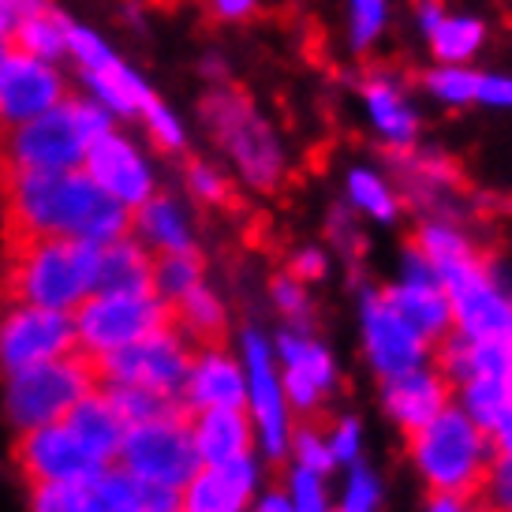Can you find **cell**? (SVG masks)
Masks as SVG:
<instances>
[{"instance_id": "3957f363", "label": "cell", "mask_w": 512, "mask_h": 512, "mask_svg": "<svg viewBox=\"0 0 512 512\" xmlns=\"http://www.w3.org/2000/svg\"><path fill=\"white\" fill-rule=\"evenodd\" d=\"M101 243L60 236H8L4 299L49 311H75L98 277Z\"/></svg>"}, {"instance_id": "4fadbf2b", "label": "cell", "mask_w": 512, "mask_h": 512, "mask_svg": "<svg viewBox=\"0 0 512 512\" xmlns=\"http://www.w3.org/2000/svg\"><path fill=\"white\" fill-rule=\"evenodd\" d=\"M359 314V344H363V359L374 370V378H393L412 367L430 363L434 344L427 337H419L385 299L382 288H363L356 303Z\"/></svg>"}, {"instance_id": "11a10c76", "label": "cell", "mask_w": 512, "mask_h": 512, "mask_svg": "<svg viewBox=\"0 0 512 512\" xmlns=\"http://www.w3.org/2000/svg\"><path fill=\"white\" fill-rule=\"evenodd\" d=\"M251 512H292L285 486H262L255 494V501H251Z\"/></svg>"}, {"instance_id": "ba28073f", "label": "cell", "mask_w": 512, "mask_h": 512, "mask_svg": "<svg viewBox=\"0 0 512 512\" xmlns=\"http://www.w3.org/2000/svg\"><path fill=\"white\" fill-rule=\"evenodd\" d=\"M236 356L243 363V382H247L243 408H247L251 427H255V453L266 464H285L288 441H292V430H296V415H292L285 400L281 367H277V356H273L270 333L262 326H243Z\"/></svg>"}, {"instance_id": "603a6c76", "label": "cell", "mask_w": 512, "mask_h": 512, "mask_svg": "<svg viewBox=\"0 0 512 512\" xmlns=\"http://www.w3.org/2000/svg\"><path fill=\"white\" fill-rule=\"evenodd\" d=\"M247 382H243V363L228 344H202L191 352L180 404L184 412H210V408H243Z\"/></svg>"}, {"instance_id": "8d00e7d4", "label": "cell", "mask_w": 512, "mask_h": 512, "mask_svg": "<svg viewBox=\"0 0 512 512\" xmlns=\"http://www.w3.org/2000/svg\"><path fill=\"white\" fill-rule=\"evenodd\" d=\"M98 385H101V393L109 397V404L116 408V415H120L128 427L184 408L180 400L165 397V393H154V389H143V385H124V382H98Z\"/></svg>"}, {"instance_id": "db71d44e", "label": "cell", "mask_w": 512, "mask_h": 512, "mask_svg": "<svg viewBox=\"0 0 512 512\" xmlns=\"http://www.w3.org/2000/svg\"><path fill=\"white\" fill-rule=\"evenodd\" d=\"M206 8H210L221 23H247V19L262 8V0H206Z\"/></svg>"}, {"instance_id": "816d5d0a", "label": "cell", "mask_w": 512, "mask_h": 512, "mask_svg": "<svg viewBox=\"0 0 512 512\" xmlns=\"http://www.w3.org/2000/svg\"><path fill=\"white\" fill-rule=\"evenodd\" d=\"M471 105L512 113V72H475V98H471Z\"/></svg>"}, {"instance_id": "ac0fdd59", "label": "cell", "mask_w": 512, "mask_h": 512, "mask_svg": "<svg viewBox=\"0 0 512 512\" xmlns=\"http://www.w3.org/2000/svg\"><path fill=\"white\" fill-rule=\"evenodd\" d=\"M262 486L266 460L255 449L225 464H202L180 486V512H251V501Z\"/></svg>"}, {"instance_id": "7c38bea8", "label": "cell", "mask_w": 512, "mask_h": 512, "mask_svg": "<svg viewBox=\"0 0 512 512\" xmlns=\"http://www.w3.org/2000/svg\"><path fill=\"white\" fill-rule=\"evenodd\" d=\"M191 352L195 348L172 326H165L150 333V337H143V341L124 344L116 352L98 356L94 359V370H98V382L143 385V389H154V393L180 400L187 367H191Z\"/></svg>"}, {"instance_id": "6f0895ef", "label": "cell", "mask_w": 512, "mask_h": 512, "mask_svg": "<svg viewBox=\"0 0 512 512\" xmlns=\"http://www.w3.org/2000/svg\"><path fill=\"white\" fill-rule=\"evenodd\" d=\"M427 512H483L475 498H449V494H430Z\"/></svg>"}, {"instance_id": "d6986e66", "label": "cell", "mask_w": 512, "mask_h": 512, "mask_svg": "<svg viewBox=\"0 0 512 512\" xmlns=\"http://www.w3.org/2000/svg\"><path fill=\"white\" fill-rule=\"evenodd\" d=\"M83 172L109 199H116L120 206H128V210L143 206L157 191L154 165L146 161V154L131 143L128 135H120L116 128L98 135L94 143L86 146Z\"/></svg>"}, {"instance_id": "94428289", "label": "cell", "mask_w": 512, "mask_h": 512, "mask_svg": "<svg viewBox=\"0 0 512 512\" xmlns=\"http://www.w3.org/2000/svg\"><path fill=\"white\" fill-rule=\"evenodd\" d=\"M505 385H509V393H512V363H509V370H505Z\"/></svg>"}, {"instance_id": "c3c4849f", "label": "cell", "mask_w": 512, "mask_h": 512, "mask_svg": "<svg viewBox=\"0 0 512 512\" xmlns=\"http://www.w3.org/2000/svg\"><path fill=\"white\" fill-rule=\"evenodd\" d=\"M326 441H329V453H333V464L337 468H348L363 460V441H367V427L359 415H337L333 423L326 427Z\"/></svg>"}, {"instance_id": "f35d334b", "label": "cell", "mask_w": 512, "mask_h": 512, "mask_svg": "<svg viewBox=\"0 0 512 512\" xmlns=\"http://www.w3.org/2000/svg\"><path fill=\"white\" fill-rule=\"evenodd\" d=\"M475 72L471 64H434L427 75H423V90L430 98L445 105V109H471V98H475Z\"/></svg>"}, {"instance_id": "4316f807", "label": "cell", "mask_w": 512, "mask_h": 512, "mask_svg": "<svg viewBox=\"0 0 512 512\" xmlns=\"http://www.w3.org/2000/svg\"><path fill=\"white\" fill-rule=\"evenodd\" d=\"M344 206L359 214V221H370V225H397L400 214H404V199H400L393 176L378 165H348L344 169Z\"/></svg>"}, {"instance_id": "8fae6325", "label": "cell", "mask_w": 512, "mask_h": 512, "mask_svg": "<svg viewBox=\"0 0 512 512\" xmlns=\"http://www.w3.org/2000/svg\"><path fill=\"white\" fill-rule=\"evenodd\" d=\"M273 356L281 367V385L292 415L299 419H318L326 400L341 389V370L326 344L314 337L311 329L285 326L270 337Z\"/></svg>"}, {"instance_id": "f6af8a7d", "label": "cell", "mask_w": 512, "mask_h": 512, "mask_svg": "<svg viewBox=\"0 0 512 512\" xmlns=\"http://www.w3.org/2000/svg\"><path fill=\"white\" fill-rule=\"evenodd\" d=\"M143 128L146 135H150V143L157 146V150H165V154H184L187 150V128H184V120L172 113L165 101H150L143 109Z\"/></svg>"}, {"instance_id": "e575fe53", "label": "cell", "mask_w": 512, "mask_h": 512, "mask_svg": "<svg viewBox=\"0 0 512 512\" xmlns=\"http://www.w3.org/2000/svg\"><path fill=\"white\" fill-rule=\"evenodd\" d=\"M453 404L468 415L471 423H479L490 434L498 427L501 415L509 412L512 393L505 378H468V382L453 385Z\"/></svg>"}, {"instance_id": "1f68e13d", "label": "cell", "mask_w": 512, "mask_h": 512, "mask_svg": "<svg viewBox=\"0 0 512 512\" xmlns=\"http://www.w3.org/2000/svg\"><path fill=\"white\" fill-rule=\"evenodd\" d=\"M12 49L30 53L38 60H60L68 57V42H64V12L49 8L45 0H34L27 12L12 23Z\"/></svg>"}, {"instance_id": "30bf717a", "label": "cell", "mask_w": 512, "mask_h": 512, "mask_svg": "<svg viewBox=\"0 0 512 512\" xmlns=\"http://www.w3.org/2000/svg\"><path fill=\"white\" fill-rule=\"evenodd\" d=\"M116 464L128 471L131 479L184 486L202 468L195 441H191V415L176 408V412L128 427Z\"/></svg>"}, {"instance_id": "ffe728a7", "label": "cell", "mask_w": 512, "mask_h": 512, "mask_svg": "<svg viewBox=\"0 0 512 512\" xmlns=\"http://www.w3.org/2000/svg\"><path fill=\"white\" fill-rule=\"evenodd\" d=\"M389 161L404 206H415L423 217L460 221V172L449 157L412 146L404 154H389Z\"/></svg>"}, {"instance_id": "7402d4cb", "label": "cell", "mask_w": 512, "mask_h": 512, "mask_svg": "<svg viewBox=\"0 0 512 512\" xmlns=\"http://www.w3.org/2000/svg\"><path fill=\"white\" fill-rule=\"evenodd\" d=\"M378 400H382L385 419L408 438L412 430L430 423L441 408L453 404V382H449L434 363H423V367H412V370H404V374L382 378Z\"/></svg>"}, {"instance_id": "9a60e30c", "label": "cell", "mask_w": 512, "mask_h": 512, "mask_svg": "<svg viewBox=\"0 0 512 512\" xmlns=\"http://www.w3.org/2000/svg\"><path fill=\"white\" fill-rule=\"evenodd\" d=\"M382 292H385V299L393 303V311H397L419 337H427L430 344H438L441 337L453 333L449 296H445V288H441L438 273H434V266L427 262V255H423L415 243H408V247L400 251L397 277H393V285L382 288Z\"/></svg>"}, {"instance_id": "5bb4252c", "label": "cell", "mask_w": 512, "mask_h": 512, "mask_svg": "<svg viewBox=\"0 0 512 512\" xmlns=\"http://www.w3.org/2000/svg\"><path fill=\"white\" fill-rule=\"evenodd\" d=\"M68 352H79L72 311H49L30 303H8L0 311V374L60 359Z\"/></svg>"}, {"instance_id": "7a4b0ae2", "label": "cell", "mask_w": 512, "mask_h": 512, "mask_svg": "<svg viewBox=\"0 0 512 512\" xmlns=\"http://www.w3.org/2000/svg\"><path fill=\"white\" fill-rule=\"evenodd\" d=\"M199 120L210 143L225 154L236 180L258 195H273L288 180V146L270 116L228 83H214L199 101Z\"/></svg>"}, {"instance_id": "484cf974", "label": "cell", "mask_w": 512, "mask_h": 512, "mask_svg": "<svg viewBox=\"0 0 512 512\" xmlns=\"http://www.w3.org/2000/svg\"><path fill=\"white\" fill-rule=\"evenodd\" d=\"M64 427L72 430L79 445L86 453L101 460V464H116L120 456V445H124V434H128V423L116 415V408L109 404V397L98 389H90L83 400H75V408L64 415Z\"/></svg>"}, {"instance_id": "bcb514c9", "label": "cell", "mask_w": 512, "mask_h": 512, "mask_svg": "<svg viewBox=\"0 0 512 512\" xmlns=\"http://www.w3.org/2000/svg\"><path fill=\"white\" fill-rule=\"evenodd\" d=\"M326 240H329V255H341V258H348V262H359L363 247H367L359 214H352L344 202L333 206L326 214Z\"/></svg>"}, {"instance_id": "f907efd6", "label": "cell", "mask_w": 512, "mask_h": 512, "mask_svg": "<svg viewBox=\"0 0 512 512\" xmlns=\"http://www.w3.org/2000/svg\"><path fill=\"white\" fill-rule=\"evenodd\" d=\"M288 273L303 281V285H322L329 273H333V255H329V247L322 243H303L296 247L292 255H288Z\"/></svg>"}, {"instance_id": "8992f818", "label": "cell", "mask_w": 512, "mask_h": 512, "mask_svg": "<svg viewBox=\"0 0 512 512\" xmlns=\"http://www.w3.org/2000/svg\"><path fill=\"white\" fill-rule=\"evenodd\" d=\"M0 412L4 423L23 434V430L60 423L75 408V400H83L90 389H98V370L94 359L83 352H68L60 359H45L34 367L0 374Z\"/></svg>"}, {"instance_id": "44dd1931", "label": "cell", "mask_w": 512, "mask_h": 512, "mask_svg": "<svg viewBox=\"0 0 512 512\" xmlns=\"http://www.w3.org/2000/svg\"><path fill=\"white\" fill-rule=\"evenodd\" d=\"M64 98V79L49 60L19 49H8V57L0 60V131L27 124Z\"/></svg>"}, {"instance_id": "277c9868", "label": "cell", "mask_w": 512, "mask_h": 512, "mask_svg": "<svg viewBox=\"0 0 512 512\" xmlns=\"http://www.w3.org/2000/svg\"><path fill=\"white\" fill-rule=\"evenodd\" d=\"M116 116L94 98H64L27 124L0 131V172L83 169L86 146L113 131Z\"/></svg>"}, {"instance_id": "83f0119b", "label": "cell", "mask_w": 512, "mask_h": 512, "mask_svg": "<svg viewBox=\"0 0 512 512\" xmlns=\"http://www.w3.org/2000/svg\"><path fill=\"white\" fill-rule=\"evenodd\" d=\"M169 326L184 337L191 348L202 344H221L228 337V307L214 288L202 281L191 288L184 299H176L169 307Z\"/></svg>"}, {"instance_id": "7dc6e473", "label": "cell", "mask_w": 512, "mask_h": 512, "mask_svg": "<svg viewBox=\"0 0 512 512\" xmlns=\"http://www.w3.org/2000/svg\"><path fill=\"white\" fill-rule=\"evenodd\" d=\"M475 505L483 512H512V456L494 453L490 468H486Z\"/></svg>"}, {"instance_id": "ee69618b", "label": "cell", "mask_w": 512, "mask_h": 512, "mask_svg": "<svg viewBox=\"0 0 512 512\" xmlns=\"http://www.w3.org/2000/svg\"><path fill=\"white\" fill-rule=\"evenodd\" d=\"M270 303L273 311L285 318V326H303L311 329L314 322V303H311V292L303 281H296L292 273H277L270 281Z\"/></svg>"}, {"instance_id": "f1b7e54d", "label": "cell", "mask_w": 512, "mask_h": 512, "mask_svg": "<svg viewBox=\"0 0 512 512\" xmlns=\"http://www.w3.org/2000/svg\"><path fill=\"white\" fill-rule=\"evenodd\" d=\"M150 273L154 255L128 232L113 243H101L94 292H150Z\"/></svg>"}, {"instance_id": "f5cc1de1", "label": "cell", "mask_w": 512, "mask_h": 512, "mask_svg": "<svg viewBox=\"0 0 512 512\" xmlns=\"http://www.w3.org/2000/svg\"><path fill=\"white\" fill-rule=\"evenodd\" d=\"M135 498H139V512H180V486L135 479Z\"/></svg>"}, {"instance_id": "b9f144b4", "label": "cell", "mask_w": 512, "mask_h": 512, "mask_svg": "<svg viewBox=\"0 0 512 512\" xmlns=\"http://www.w3.org/2000/svg\"><path fill=\"white\" fill-rule=\"evenodd\" d=\"M184 187L187 195L199 202V206H210V210H221L232 202V180L217 169L214 161H202V157H191L184 169Z\"/></svg>"}, {"instance_id": "60d3db41", "label": "cell", "mask_w": 512, "mask_h": 512, "mask_svg": "<svg viewBox=\"0 0 512 512\" xmlns=\"http://www.w3.org/2000/svg\"><path fill=\"white\" fill-rule=\"evenodd\" d=\"M288 464H299V468L318 471V475L337 471V464H333V453H329L326 430L318 427L314 419H299V423H296V430H292V441H288Z\"/></svg>"}, {"instance_id": "2e32d148", "label": "cell", "mask_w": 512, "mask_h": 512, "mask_svg": "<svg viewBox=\"0 0 512 512\" xmlns=\"http://www.w3.org/2000/svg\"><path fill=\"white\" fill-rule=\"evenodd\" d=\"M12 460H15V468H19V475L27 479V486L30 483H90L101 468H109V464H101V460H94V456L86 453L83 445H79V438L64 427V419L15 434Z\"/></svg>"}, {"instance_id": "91938a15", "label": "cell", "mask_w": 512, "mask_h": 512, "mask_svg": "<svg viewBox=\"0 0 512 512\" xmlns=\"http://www.w3.org/2000/svg\"><path fill=\"white\" fill-rule=\"evenodd\" d=\"M8 49H12V42H8V38H4V34H0V60L8 57Z\"/></svg>"}, {"instance_id": "9f6ffc18", "label": "cell", "mask_w": 512, "mask_h": 512, "mask_svg": "<svg viewBox=\"0 0 512 512\" xmlns=\"http://www.w3.org/2000/svg\"><path fill=\"white\" fill-rule=\"evenodd\" d=\"M441 15H445V4H441V0H419V4H415V30L427 34Z\"/></svg>"}, {"instance_id": "680465c9", "label": "cell", "mask_w": 512, "mask_h": 512, "mask_svg": "<svg viewBox=\"0 0 512 512\" xmlns=\"http://www.w3.org/2000/svg\"><path fill=\"white\" fill-rule=\"evenodd\" d=\"M490 441H494V453L512 456V404H509V412L498 419V427L490 430Z\"/></svg>"}, {"instance_id": "7bdbcfd3", "label": "cell", "mask_w": 512, "mask_h": 512, "mask_svg": "<svg viewBox=\"0 0 512 512\" xmlns=\"http://www.w3.org/2000/svg\"><path fill=\"white\" fill-rule=\"evenodd\" d=\"M329 475L307 471L299 464L285 468V494L292 501V512H333V498H329Z\"/></svg>"}, {"instance_id": "681fc988", "label": "cell", "mask_w": 512, "mask_h": 512, "mask_svg": "<svg viewBox=\"0 0 512 512\" xmlns=\"http://www.w3.org/2000/svg\"><path fill=\"white\" fill-rule=\"evenodd\" d=\"M30 512H86V483H30Z\"/></svg>"}, {"instance_id": "f546056e", "label": "cell", "mask_w": 512, "mask_h": 512, "mask_svg": "<svg viewBox=\"0 0 512 512\" xmlns=\"http://www.w3.org/2000/svg\"><path fill=\"white\" fill-rule=\"evenodd\" d=\"M83 79L90 86V98L98 101V105H105L113 116H143L146 105L157 98L143 75L135 72V68H128L120 57H113L109 64H101V68L83 72Z\"/></svg>"}, {"instance_id": "74e56055", "label": "cell", "mask_w": 512, "mask_h": 512, "mask_svg": "<svg viewBox=\"0 0 512 512\" xmlns=\"http://www.w3.org/2000/svg\"><path fill=\"white\" fill-rule=\"evenodd\" d=\"M86 512H139L135 498V479L120 464L101 468L86 483Z\"/></svg>"}, {"instance_id": "4dcf8cb0", "label": "cell", "mask_w": 512, "mask_h": 512, "mask_svg": "<svg viewBox=\"0 0 512 512\" xmlns=\"http://www.w3.org/2000/svg\"><path fill=\"white\" fill-rule=\"evenodd\" d=\"M423 42H427L434 64H471L486 45V23L479 15L445 8V15L423 34Z\"/></svg>"}, {"instance_id": "cb8c5ba5", "label": "cell", "mask_w": 512, "mask_h": 512, "mask_svg": "<svg viewBox=\"0 0 512 512\" xmlns=\"http://www.w3.org/2000/svg\"><path fill=\"white\" fill-rule=\"evenodd\" d=\"M131 236L143 243L150 255L195 251V221L184 210V202L165 191H154L143 206L131 210Z\"/></svg>"}, {"instance_id": "836d02e7", "label": "cell", "mask_w": 512, "mask_h": 512, "mask_svg": "<svg viewBox=\"0 0 512 512\" xmlns=\"http://www.w3.org/2000/svg\"><path fill=\"white\" fill-rule=\"evenodd\" d=\"M412 243L427 255L434 270L445 266V262H456V258H468L479 251V243L471 240L464 221H453V217H423Z\"/></svg>"}, {"instance_id": "ab89813d", "label": "cell", "mask_w": 512, "mask_h": 512, "mask_svg": "<svg viewBox=\"0 0 512 512\" xmlns=\"http://www.w3.org/2000/svg\"><path fill=\"white\" fill-rule=\"evenodd\" d=\"M382 509V479L378 471L356 460L348 464L341 483V498L333 501V512H378Z\"/></svg>"}, {"instance_id": "52a82bcc", "label": "cell", "mask_w": 512, "mask_h": 512, "mask_svg": "<svg viewBox=\"0 0 512 512\" xmlns=\"http://www.w3.org/2000/svg\"><path fill=\"white\" fill-rule=\"evenodd\" d=\"M438 281L449 296L453 329L471 341L512 337V273L490 262L483 251L438 266Z\"/></svg>"}, {"instance_id": "5b68a950", "label": "cell", "mask_w": 512, "mask_h": 512, "mask_svg": "<svg viewBox=\"0 0 512 512\" xmlns=\"http://www.w3.org/2000/svg\"><path fill=\"white\" fill-rule=\"evenodd\" d=\"M408 460L427 494L475 498L494 460V441L456 404H449L430 423L408 434Z\"/></svg>"}, {"instance_id": "e0dca14e", "label": "cell", "mask_w": 512, "mask_h": 512, "mask_svg": "<svg viewBox=\"0 0 512 512\" xmlns=\"http://www.w3.org/2000/svg\"><path fill=\"white\" fill-rule=\"evenodd\" d=\"M359 109L367 120L370 135L385 146V154H404L419 146L423 135V116L415 105L408 83L397 72H370L359 79Z\"/></svg>"}, {"instance_id": "d590c367", "label": "cell", "mask_w": 512, "mask_h": 512, "mask_svg": "<svg viewBox=\"0 0 512 512\" xmlns=\"http://www.w3.org/2000/svg\"><path fill=\"white\" fill-rule=\"evenodd\" d=\"M393 0H344V38L352 53H370L385 38Z\"/></svg>"}, {"instance_id": "d6a6232c", "label": "cell", "mask_w": 512, "mask_h": 512, "mask_svg": "<svg viewBox=\"0 0 512 512\" xmlns=\"http://www.w3.org/2000/svg\"><path fill=\"white\" fill-rule=\"evenodd\" d=\"M206 281V262H202L199 247L195 251H169V255H154V273H150V292H154L165 307L176 299H184L191 288Z\"/></svg>"}, {"instance_id": "9c48e42d", "label": "cell", "mask_w": 512, "mask_h": 512, "mask_svg": "<svg viewBox=\"0 0 512 512\" xmlns=\"http://www.w3.org/2000/svg\"><path fill=\"white\" fill-rule=\"evenodd\" d=\"M75 344L90 359L116 352L169 326V307L154 292H90L72 311Z\"/></svg>"}, {"instance_id": "6da1fadb", "label": "cell", "mask_w": 512, "mask_h": 512, "mask_svg": "<svg viewBox=\"0 0 512 512\" xmlns=\"http://www.w3.org/2000/svg\"><path fill=\"white\" fill-rule=\"evenodd\" d=\"M8 236L113 243L131 232V210L109 199L83 169L0 172Z\"/></svg>"}, {"instance_id": "d4e9b609", "label": "cell", "mask_w": 512, "mask_h": 512, "mask_svg": "<svg viewBox=\"0 0 512 512\" xmlns=\"http://www.w3.org/2000/svg\"><path fill=\"white\" fill-rule=\"evenodd\" d=\"M191 441H195L199 464H225L255 449V427L247 408L191 412Z\"/></svg>"}]
</instances>
